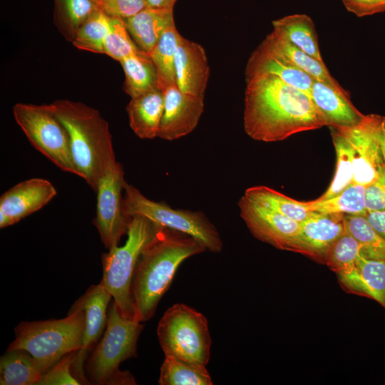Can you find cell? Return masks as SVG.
Masks as SVG:
<instances>
[{
  "mask_svg": "<svg viewBox=\"0 0 385 385\" xmlns=\"http://www.w3.org/2000/svg\"><path fill=\"white\" fill-rule=\"evenodd\" d=\"M138 49L124 19L111 16V28L104 43V54L120 62Z\"/></svg>",
  "mask_w": 385,
  "mask_h": 385,
  "instance_id": "36",
  "label": "cell"
},
{
  "mask_svg": "<svg viewBox=\"0 0 385 385\" xmlns=\"http://www.w3.org/2000/svg\"><path fill=\"white\" fill-rule=\"evenodd\" d=\"M75 352H71L58 361L42 374L37 385H78L81 384L74 376L72 366Z\"/></svg>",
  "mask_w": 385,
  "mask_h": 385,
  "instance_id": "37",
  "label": "cell"
},
{
  "mask_svg": "<svg viewBox=\"0 0 385 385\" xmlns=\"http://www.w3.org/2000/svg\"><path fill=\"white\" fill-rule=\"evenodd\" d=\"M346 9L359 17L385 11V0H342Z\"/></svg>",
  "mask_w": 385,
  "mask_h": 385,
  "instance_id": "40",
  "label": "cell"
},
{
  "mask_svg": "<svg viewBox=\"0 0 385 385\" xmlns=\"http://www.w3.org/2000/svg\"><path fill=\"white\" fill-rule=\"evenodd\" d=\"M334 128L352 150L354 183L368 185L385 170V117L371 113L354 125Z\"/></svg>",
  "mask_w": 385,
  "mask_h": 385,
  "instance_id": "10",
  "label": "cell"
},
{
  "mask_svg": "<svg viewBox=\"0 0 385 385\" xmlns=\"http://www.w3.org/2000/svg\"><path fill=\"white\" fill-rule=\"evenodd\" d=\"M360 255V244L346 231L328 249L324 264L339 274L354 267Z\"/></svg>",
  "mask_w": 385,
  "mask_h": 385,
  "instance_id": "35",
  "label": "cell"
},
{
  "mask_svg": "<svg viewBox=\"0 0 385 385\" xmlns=\"http://www.w3.org/2000/svg\"><path fill=\"white\" fill-rule=\"evenodd\" d=\"M125 183L123 166L116 159L104 168L98 180L93 223L108 250L118 245L122 235L127 232L130 220L123 210Z\"/></svg>",
  "mask_w": 385,
  "mask_h": 385,
  "instance_id": "11",
  "label": "cell"
},
{
  "mask_svg": "<svg viewBox=\"0 0 385 385\" xmlns=\"http://www.w3.org/2000/svg\"><path fill=\"white\" fill-rule=\"evenodd\" d=\"M84 324L83 311L74 305L63 319L22 322L14 329L15 339L8 349L26 350L44 373L62 357L81 348Z\"/></svg>",
  "mask_w": 385,
  "mask_h": 385,
  "instance_id": "4",
  "label": "cell"
},
{
  "mask_svg": "<svg viewBox=\"0 0 385 385\" xmlns=\"http://www.w3.org/2000/svg\"><path fill=\"white\" fill-rule=\"evenodd\" d=\"M243 125L251 138L276 142L328 126L312 97L273 76L246 77Z\"/></svg>",
  "mask_w": 385,
  "mask_h": 385,
  "instance_id": "1",
  "label": "cell"
},
{
  "mask_svg": "<svg viewBox=\"0 0 385 385\" xmlns=\"http://www.w3.org/2000/svg\"><path fill=\"white\" fill-rule=\"evenodd\" d=\"M262 43L274 54L307 73L314 80L344 90L330 74L324 62L308 55L276 31H272Z\"/></svg>",
  "mask_w": 385,
  "mask_h": 385,
  "instance_id": "23",
  "label": "cell"
},
{
  "mask_svg": "<svg viewBox=\"0 0 385 385\" xmlns=\"http://www.w3.org/2000/svg\"><path fill=\"white\" fill-rule=\"evenodd\" d=\"M111 22V16L98 9L78 29L71 43L78 49L104 54Z\"/></svg>",
  "mask_w": 385,
  "mask_h": 385,
  "instance_id": "34",
  "label": "cell"
},
{
  "mask_svg": "<svg viewBox=\"0 0 385 385\" xmlns=\"http://www.w3.org/2000/svg\"><path fill=\"white\" fill-rule=\"evenodd\" d=\"M50 106L68 132L76 175L96 192L104 168L116 159L108 122L81 102L60 99Z\"/></svg>",
  "mask_w": 385,
  "mask_h": 385,
  "instance_id": "3",
  "label": "cell"
},
{
  "mask_svg": "<svg viewBox=\"0 0 385 385\" xmlns=\"http://www.w3.org/2000/svg\"><path fill=\"white\" fill-rule=\"evenodd\" d=\"M160 385H212L206 366L165 356L158 380Z\"/></svg>",
  "mask_w": 385,
  "mask_h": 385,
  "instance_id": "31",
  "label": "cell"
},
{
  "mask_svg": "<svg viewBox=\"0 0 385 385\" xmlns=\"http://www.w3.org/2000/svg\"><path fill=\"white\" fill-rule=\"evenodd\" d=\"M53 184L43 178L20 182L0 197V227L12 225L48 203L56 195Z\"/></svg>",
  "mask_w": 385,
  "mask_h": 385,
  "instance_id": "15",
  "label": "cell"
},
{
  "mask_svg": "<svg viewBox=\"0 0 385 385\" xmlns=\"http://www.w3.org/2000/svg\"><path fill=\"white\" fill-rule=\"evenodd\" d=\"M14 120L31 144L61 170L77 175L68 132L50 104L17 103Z\"/></svg>",
  "mask_w": 385,
  "mask_h": 385,
  "instance_id": "9",
  "label": "cell"
},
{
  "mask_svg": "<svg viewBox=\"0 0 385 385\" xmlns=\"http://www.w3.org/2000/svg\"><path fill=\"white\" fill-rule=\"evenodd\" d=\"M160 226L142 216L130 217L125 244L102 255L103 278L101 282L113 298L120 314L135 319L131 287L140 256L156 235Z\"/></svg>",
  "mask_w": 385,
  "mask_h": 385,
  "instance_id": "5",
  "label": "cell"
},
{
  "mask_svg": "<svg viewBox=\"0 0 385 385\" xmlns=\"http://www.w3.org/2000/svg\"><path fill=\"white\" fill-rule=\"evenodd\" d=\"M365 190L366 186L354 183L331 198H317L304 202L308 210L312 212L366 215Z\"/></svg>",
  "mask_w": 385,
  "mask_h": 385,
  "instance_id": "27",
  "label": "cell"
},
{
  "mask_svg": "<svg viewBox=\"0 0 385 385\" xmlns=\"http://www.w3.org/2000/svg\"><path fill=\"white\" fill-rule=\"evenodd\" d=\"M206 250L194 237L160 227L144 247L134 272L131 295L135 319L144 322L153 317L179 266L186 259Z\"/></svg>",
  "mask_w": 385,
  "mask_h": 385,
  "instance_id": "2",
  "label": "cell"
},
{
  "mask_svg": "<svg viewBox=\"0 0 385 385\" xmlns=\"http://www.w3.org/2000/svg\"><path fill=\"white\" fill-rule=\"evenodd\" d=\"M98 8L112 17L125 19L148 6L146 0H94Z\"/></svg>",
  "mask_w": 385,
  "mask_h": 385,
  "instance_id": "38",
  "label": "cell"
},
{
  "mask_svg": "<svg viewBox=\"0 0 385 385\" xmlns=\"http://www.w3.org/2000/svg\"><path fill=\"white\" fill-rule=\"evenodd\" d=\"M120 63L125 74L123 90L130 98L160 88L156 69L149 54L138 49Z\"/></svg>",
  "mask_w": 385,
  "mask_h": 385,
  "instance_id": "24",
  "label": "cell"
},
{
  "mask_svg": "<svg viewBox=\"0 0 385 385\" xmlns=\"http://www.w3.org/2000/svg\"><path fill=\"white\" fill-rule=\"evenodd\" d=\"M163 108L164 95L160 88L131 98L126 111L132 130L142 139L158 137Z\"/></svg>",
  "mask_w": 385,
  "mask_h": 385,
  "instance_id": "22",
  "label": "cell"
},
{
  "mask_svg": "<svg viewBox=\"0 0 385 385\" xmlns=\"http://www.w3.org/2000/svg\"><path fill=\"white\" fill-rule=\"evenodd\" d=\"M337 277L346 292L372 299L385 308V260L361 255L354 267Z\"/></svg>",
  "mask_w": 385,
  "mask_h": 385,
  "instance_id": "18",
  "label": "cell"
},
{
  "mask_svg": "<svg viewBox=\"0 0 385 385\" xmlns=\"http://www.w3.org/2000/svg\"><path fill=\"white\" fill-rule=\"evenodd\" d=\"M164 108L158 137L174 140L190 133L204 111V97L181 91L177 85L163 90Z\"/></svg>",
  "mask_w": 385,
  "mask_h": 385,
  "instance_id": "16",
  "label": "cell"
},
{
  "mask_svg": "<svg viewBox=\"0 0 385 385\" xmlns=\"http://www.w3.org/2000/svg\"><path fill=\"white\" fill-rule=\"evenodd\" d=\"M257 74L273 76L311 96L314 79L283 58L271 52L262 43L250 55L245 77Z\"/></svg>",
  "mask_w": 385,
  "mask_h": 385,
  "instance_id": "20",
  "label": "cell"
},
{
  "mask_svg": "<svg viewBox=\"0 0 385 385\" xmlns=\"http://www.w3.org/2000/svg\"><path fill=\"white\" fill-rule=\"evenodd\" d=\"M123 192V210L129 219L142 216L161 227L194 237L207 250L214 253L222 251L223 244L218 231L202 212L174 209L164 202H155L126 182Z\"/></svg>",
  "mask_w": 385,
  "mask_h": 385,
  "instance_id": "7",
  "label": "cell"
},
{
  "mask_svg": "<svg viewBox=\"0 0 385 385\" xmlns=\"http://www.w3.org/2000/svg\"><path fill=\"white\" fill-rule=\"evenodd\" d=\"M42 374L33 356L26 350L7 349L1 357V385H35Z\"/></svg>",
  "mask_w": 385,
  "mask_h": 385,
  "instance_id": "26",
  "label": "cell"
},
{
  "mask_svg": "<svg viewBox=\"0 0 385 385\" xmlns=\"http://www.w3.org/2000/svg\"><path fill=\"white\" fill-rule=\"evenodd\" d=\"M273 31L302 51L324 62L312 19L306 14H292L272 21Z\"/></svg>",
  "mask_w": 385,
  "mask_h": 385,
  "instance_id": "25",
  "label": "cell"
},
{
  "mask_svg": "<svg viewBox=\"0 0 385 385\" xmlns=\"http://www.w3.org/2000/svg\"><path fill=\"white\" fill-rule=\"evenodd\" d=\"M53 23L72 42L81 25L98 9L94 0H53Z\"/></svg>",
  "mask_w": 385,
  "mask_h": 385,
  "instance_id": "28",
  "label": "cell"
},
{
  "mask_svg": "<svg viewBox=\"0 0 385 385\" xmlns=\"http://www.w3.org/2000/svg\"><path fill=\"white\" fill-rule=\"evenodd\" d=\"M240 217L252 235L274 247L288 250L299 222L246 197L238 201Z\"/></svg>",
  "mask_w": 385,
  "mask_h": 385,
  "instance_id": "13",
  "label": "cell"
},
{
  "mask_svg": "<svg viewBox=\"0 0 385 385\" xmlns=\"http://www.w3.org/2000/svg\"><path fill=\"white\" fill-rule=\"evenodd\" d=\"M148 6L158 9H173L178 0H146Z\"/></svg>",
  "mask_w": 385,
  "mask_h": 385,
  "instance_id": "42",
  "label": "cell"
},
{
  "mask_svg": "<svg viewBox=\"0 0 385 385\" xmlns=\"http://www.w3.org/2000/svg\"><path fill=\"white\" fill-rule=\"evenodd\" d=\"M176 85L183 93L204 97L210 66L204 48L180 36L175 53Z\"/></svg>",
  "mask_w": 385,
  "mask_h": 385,
  "instance_id": "17",
  "label": "cell"
},
{
  "mask_svg": "<svg viewBox=\"0 0 385 385\" xmlns=\"http://www.w3.org/2000/svg\"><path fill=\"white\" fill-rule=\"evenodd\" d=\"M346 232L343 214L313 212L299 222L288 251L305 255L317 263L324 264L330 246Z\"/></svg>",
  "mask_w": 385,
  "mask_h": 385,
  "instance_id": "14",
  "label": "cell"
},
{
  "mask_svg": "<svg viewBox=\"0 0 385 385\" xmlns=\"http://www.w3.org/2000/svg\"><path fill=\"white\" fill-rule=\"evenodd\" d=\"M365 216L374 230L385 240V210L367 211Z\"/></svg>",
  "mask_w": 385,
  "mask_h": 385,
  "instance_id": "41",
  "label": "cell"
},
{
  "mask_svg": "<svg viewBox=\"0 0 385 385\" xmlns=\"http://www.w3.org/2000/svg\"><path fill=\"white\" fill-rule=\"evenodd\" d=\"M311 97L329 127L352 126L364 115L354 106L345 89H338L325 82L314 81Z\"/></svg>",
  "mask_w": 385,
  "mask_h": 385,
  "instance_id": "19",
  "label": "cell"
},
{
  "mask_svg": "<svg viewBox=\"0 0 385 385\" xmlns=\"http://www.w3.org/2000/svg\"><path fill=\"white\" fill-rule=\"evenodd\" d=\"M112 296L101 282L91 286L73 305L81 309L85 317L83 334L81 348L75 352L72 369L81 384H91L85 374V365L88 352L98 342L105 331L108 305Z\"/></svg>",
  "mask_w": 385,
  "mask_h": 385,
  "instance_id": "12",
  "label": "cell"
},
{
  "mask_svg": "<svg viewBox=\"0 0 385 385\" xmlns=\"http://www.w3.org/2000/svg\"><path fill=\"white\" fill-rule=\"evenodd\" d=\"M136 319L123 317L113 301L104 334L85 365L91 384H108L123 361L136 356L137 342L143 325Z\"/></svg>",
  "mask_w": 385,
  "mask_h": 385,
  "instance_id": "8",
  "label": "cell"
},
{
  "mask_svg": "<svg viewBox=\"0 0 385 385\" xmlns=\"http://www.w3.org/2000/svg\"><path fill=\"white\" fill-rule=\"evenodd\" d=\"M165 356L206 366L212 339L206 317L200 312L178 303L168 308L157 327Z\"/></svg>",
  "mask_w": 385,
  "mask_h": 385,
  "instance_id": "6",
  "label": "cell"
},
{
  "mask_svg": "<svg viewBox=\"0 0 385 385\" xmlns=\"http://www.w3.org/2000/svg\"><path fill=\"white\" fill-rule=\"evenodd\" d=\"M330 129L336 153V168L329 188L319 199L331 198L354 183L353 153L351 147L337 128L330 127Z\"/></svg>",
  "mask_w": 385,
  "mask_h": 385,
  "instance_id": "32",
  "label": "cell"
},
{
  "mask_svg": "<svg viewBox=\"0 0 385 385\" xmlns=\"http://www.w3.org/2000/svg\"><path fill=\"white\" fill-rule=\"evenodd\" d=\"M124 21L135 44L148 54L150 53L165 31L175 24L173 9L149 6Z\"/></svg>",
  "mask_w": 385,
  "mask_h": 385,
  "instance_id": "21",
  "label": "cell"
},
{
  "mask_svg": "<svg viewBox=\"0 0 385 385\" xmlns=\"http://www.w3.org/2000/svg\"><path fill=\"white\" fill-rule=\"evenodd\" d=\"M365 196L367 211L385 210V170L366 186Z\"/></svg>",
  "mask_w": 385,
  "mask_h": 385,
  "instance_id": "39",
  "label": "cell"
},
{
  "mask_svg": "<svg viewBox=\"0 0 385 385\" xmlns=\"http://www.w3.org/2000/svg\"><path fill=\"white\" fill-rule=\"evenodd\" d=\"M244 195L298 222L304 221L313 212L308 210L304 201L297 200L267 186L248 188Z\"/></svg>",
  "mask_w": 385,
  "mask_h": 385,
  "instance_id": "29",
  "label": "cell"
},
{
  "mask_svg": "<svg viewBox=\"0 0 385 385\" xmlns=\"http://www.w3.org/2000/svg\"><path fill=\"white\" fill-rule=\"evenodd\" d=\"M346 231L360 244L361 255L374 260H385V240L363 215H344Z\"/></svg>",
  "mask_w": 385,
  "mask_h": 385,
  "instance_id": "33",
  "label": "cell"
},
{
  "mask_svg": "<svg viewBox=\"0 0 385 385\" xmlns=\"http://www.w3.org/2000/svg\"><path fill=\"white\" fill-rule=\"evenodd\" d=\"M175 24L168 27L149 54L156 69L161 90L176 85L175 59L180 37Z\"/></svg>",
  "mask_w": 385,
  "mask_h": 385,
  "instance_id": "30",
  "label": "cell"
}]
</instances>
